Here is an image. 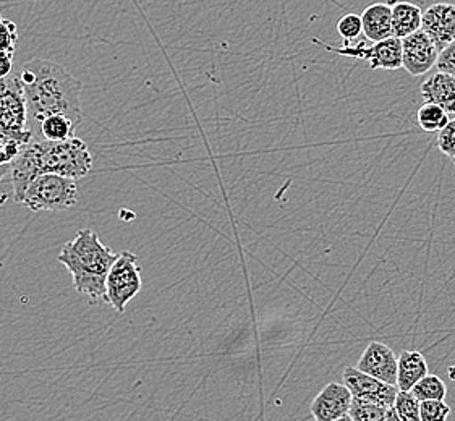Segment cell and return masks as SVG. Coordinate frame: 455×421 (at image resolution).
<instances>
[{
    "label": "cell",
    "mask_w": 455,
    "mask_h": 421,
    "mask_svg": "<svg viewBox=\"0 0 455 421\" xmlns=\"http://www.w3.org/2000/svg\"><path fill=\"white\" fill-rule=\"evenodd\" d=\"M20 82L27 98L28 114L35 122L64 115L82 125L83 83L64 65L47 59H33L21 67Z\"/></svg>",
    "instance_id": "obj_1"
},
{
    "label": "cell",
    "mask_w": 455,
    "mask_h": 421,
    "mask_svg": "<svg viewBox=\"0 0 455 421\" xmlns=\"http://www.w3.org/2000/svg\"><path fill=\"white\" fill-rule=\"evenodd\" d=\"M90 147L80 138L67 141L33 139L10 163L13 198L20 203L29 184L39 175L55 174L83 179L92 172Z\"/></svg>",
    "instance_id": "obj_2"
},
{
    "label": "cell",
    "mask_w": 455,
    "mask_h": 421,
    "mask_svg": "<svg viewBox=\"0 0 455 421\" xmlns=\"http://www.w3.org/2000/svg\"><path fill=\"white\" fill-rule=\"evenodd\" d=\"M119 253L100 242L92 229H82L59 253V263L72 274L75 290L88 297L92 305L106 302V281Z\"/></svg>",
    "instance_id": "obj_3"
},
{
    "label": "cell",
    "mask_w": 455,
    "mask_h": 421,
    "mask_svg": "<svg viewBox=\"0 0 455 421\" xmlns=\"http://www.w3.org/2000/svg\"><path fill=\"white\" fill-rule=\"evenodd\" d=\"M29 141L27 98L20 76L12 75L0 82V143L25 147Z\"/></svg>",
    "instance_id": "obj_4"
},
{
    "label": "cell",
    "mask_w": 455,
    "mask_h": 421,
    "mask_svg": "<svg viewBox=\"0 0 455 421\" xmlns=\"http://www.w3.org/2000/svg\"><path fill=\"white\" fill-rule=\"evenodd\" d=\"M78 185L68 177L44 174L35 179L21 196L20 204L31 212H59L70 210L78 202Z\"/></svg>",
    "instance_id": "obj_5"
},
{
    "label": "cell",
    "mask_w": 455,
    "mask_h": 421,
    "mask_svg": "<svg viewBox=\"0 0 455 421\" xmlns=\"http://www.w3.org/2000/svg\"><path fill=\"white\" fill-rule=\"evenodd\" d=\"M141 284L143 281L137 255L122 251L110 267L106 281V303H109L117 313L125 312L128 303L141 290Z\"/></svg>",
    "instance_id": "obj_6"
},
{
    "label": "cell",
    "mask_w": 455,
    "mask_h": 421,
    "mask_svg": "<svg viewBox=\"0 0 455 421\" xmlns=\"http://www.w3.org/2000/svg\"><path fill=\"white\" fill-rule=\"evenodd\" d=\"M313 43L323 47L328 52L364 60V62H368L371 70L395 72V70L403 68L402 39L399 37L392 36L389 39H384L381 43H373L371 46H366L364 43H358V44H344L342 47H334L324 44L318 37H315Z\"/></svg>",
    "instance_id": "obj_7"
},
{
    "label": "cell",
    "mask_w": 455,
    "mask_h": 421,
    "mask_svg": "<svg viewBox=\"0 0 455 421\" xmlns=\"http://www.w3.org/2000/svg\"><path fill=\"white\" fill-rule=\"evenodd\" d=\"M344 385L356 399L378 403L386 409H394V403L399 394L397 385H386L373 376L366 375L363 371L352 367L344 369Z\"/></svg>",
    "instance_id": "obj_8"
},
{
    "label": "cell",
    "mask_w": 455,
    "mask_h": 421,
    "mask_svg": "<svg viewBox=\"0 0 455 421\" xmlns=\"http://www.w3.org/2000/svg\"><path fill=\"white\" fill-rule=\"evenodd\" d=\"M439 49L429 39L425 31H417L402 39V60L403 68L411 76H421L428 74L433 67H436Z\"/></svg>",
    "instance_id": "obj_9"
},
{
    "label": "cell",
    "mask_w": 455,
    "mask_h": 421,
    "mask_svg": "<svg viewBox=\"0 0 455 421\" xmlns=\"http://www.w3.org/2000/svg\"><path fill=\"white\" fill-rule=\"evenodd\" d=\"M421 31L428 35L439 52L455 43V5L437 2L423 12Z\"/></svg>",
    "instance_id": "obj_10"
},
{
    "label": "cell",
    "mask_w": 455,
    "mask_h": 421,
    "mask_svg": "<svg viewBox=\"0 0 455 421\" xmlns=\"http://www.w3.org/2000/svg\"><path fill=\"white\" fill-rule=\"evenodd\" d=\"M397 365L399 357H395L391 347L381 342H371L364 348L355 368L386 385H397Z\"/></svg>",
    "instance_id": "obj_11"
},
{
    "label": "cell",
    "mask_w": 455,
    "mask_h": 421,
    "mask_svg": "<svg viewBox=\"0 0 455 421\" xmlns=\"http://www.w3.org/2000/svg\"><path fill=\"white\" fill-rule=\"evenodd\" d=\"M354 395L346 385L329 383L311 402V415L316 421H334L347 417Z\"/></svg>",
    "instance_id": "obj_12"
},
{
    "label": "cell",
    "mask_w": 455,
    "mask_h": 421,
    "mask_svg": "<svg viewBox=\"0 0 455 421\" xmlns=\"http://www.w3.org/2000/svg\"><path fill=\"white\" fill-rule=\"evenodd\" d=\"M419 96L423 101L443 107L449 115L455 114V76L444 72L429 75L419 88Z\"/></svg>",
    "instance_id": "obj_13"
},
{
    "label": "cell",
    "mask_w": 455,
    "mask_h": 421,
    "mask_svg": "<svg viewBox=\"0 0 455 421\" xmlns=\"http://www.w3.org/2000/svg\"><path fill=\"white\" fill-rule=\"evenodd\" d=\"M392 4L376 2L368 5L362 13L363 35L371 43H381L384 39L394 36L392 33Z\"/></svg>",
    "instance_id": "obj_14"
},
{
    "label": "cell",
    "mask_w": 455,
    "mask_h": 421,
    "mask_svg": "<svg viewBox=\"0 0 455 421\" xmlns=\"http://www.w3.org/2000/svg\"><path fill=\"white\" fill-rule=\"evenodd\" d=\"M428 376V363L423 353L415 350H405L399 357L397 365V387L399 391L410 393L423 377Z\"/></svg>",
    "instance_id": "obj_15"
},
{
    "label": "cell",
    "mask_w": 455,
    "mask_h": 421,
    "mask_svg": "<svg viewBox=\"0 0 455 421\" xmlns=\"http://www.w3.org/2000/svg\"><path fill=\"white\" fill-rule=\"evenodd\" d=\"M423 21V12L419 5L411 2H397L392 4V33L394 37L410 36L421 29Z\"/></svg>",
    "instance_id": "obj_16"
},
{
    "label": "cell",
    "mask_w": 455,
    "mask_h": 421,
    "mask_svg": "<svg viewBox=\"0 0 455 421\" xmlns=\"http://www.w3.org/2000/svg\"><path fill=\"white\" fill-rule=\"evenodd\" d=\"M78 125L64 115H52L39 123L41 135L46 141H67L75 138Z\"/></svg>",
    "instance_id": "obj_17"
},
{
    "label": "cell",
    "mask_w": 455,
    "mask_h": 421,
    "mask_svg": "<svg viewBox=\"0 0 455 421\" xmlns=\"http://www.w3.org/2000/svg\"><path fill=\"white\" fill-rule=\"evenodd\" d=\"M449 114L436 104L425 102L417 112L419 127L428 133H439L449 123Z\"/></svg>",
    "instance_id": "obj_18"
},
{
    "label": "cell",
    "mask_w": 455,
    "mask_h": 421,
    "mask_svg": "<svg viewBox=\"0 0 455 421\" xmlns=\"http://www.w3.org/2000/svg\"><path fill=\"white\" fill-rule=\"evenodd\" d=\"M419 402L425 401H444L447 394L446 383L439 376L428 375L411 389Z\"/></svg>",
    "instance_id": "obj_19"
},
{
    "label": "cell",
    "mask_w": 455,
    "mask_h": 421,
    "mask_svg": "<svg viewBox=\"0 0 455 421\" xmlns=\"http://www.w3.org/2000/svg\"><path fill=\"white\" fill-rule=\"evenodd\" d=\"M389 410L391 409H386L383 405L366 402V401L354 397L348 417L352 418V421H386Z\"/></svg>",
    "instance_id": "obj_20"
},
{
    "label": "cell",
    "mask_w": 455,
    "mask_h": 421,
    "mask_svg": "<svg viewBox=\"0 0 455 421\" xmlns=\"http://www.w3.org/2000/svg\"><path fill=\"white\" fill-rule=\"evenodd\" d=\"M394 410L402 421H421L419 417V401L413 395V393H405L399 391Z\"/></svg>",
    "instance_id": "obj_21"
},
{
    "label": "cell",
    "mask_w": 455,
    "mask_h": 421,
    "mask_svg": "<svg viewBox=\"0 0 455 421\" xmlns=\"http://www.w3.org/2000/svg\"><path fill=\"white\" fill-rule=\"evenodd\" d=\"M337 33L339 36L346 41V44H350L355 41L356 37L363 33V23H362V15L356 13H346L337 21Z\"/></svg>",
    "instance_id": "obj_22"
},
{
    "label": "cell",
    "mask_w": 455,
    "mask_h": 421,
    "mask_svg": "<svg viewBox=\"0 0 455 421\" xmlns=\"http://www.w3.org/2000/svg\"><path fill=\"white\" fill-rule=\"evenodd\" d=\"M451 407L444 401H425L419 402L421 421H447Z\"/></svg>",
    "instance_id": "obj_23"
},
{
    "label": "cell",
    "mask_w": 455,
    "mask_h": 421,
    "mask_svg": "<svg viewBox=\"0 0 455 421\" xmlns=\"http://www.w3.org/2000/svg\"><path fill=\"white\" fill-rule=\"evenodd\" d=\"M19 43V28L12 20L0 17V52L15 54Z\"/></svg>",
    "instance_id": "obj_24"
},
{
    "label": "cell",
    "mask_w": 455,
    "mask_h": 421,
    "mask_svg": "<svg viewBox=\"0 0 455 421\" xmlns=\"http://www.w3.org/2000/svg\"><path fill=\"white\" fill-rule=\"evenodd\" d=\"M437 147L444 156L454 159L455 157V117L449 120L444 129L437 133Z\"/></svg>",
    "instance_id": "obj_25"
},
{
    "label": "cell",
    "mask_w": 455,
    "mask_h": 421,
    "mask_svg": "<svg viewBox=\"0 0 455 421\" xmlns=\"http://www.w3.org/2000/svg\"><path fill=\"white\" fill-rule=\"evenodd\" d=\"M436 67L437 72H444L455 76V43L439 52Z\"/></svg>",
    "instance_id": "obj_26"
},
{
    "label": "cell",
    "mask_w": 455,
    "mask_h": 421,
    "mask_svg": "<svg viewBox=\"0 0 455 421\" xmlns=\"http://www.w3.org/2000/svg\"><path fill=\"white\" fill-rule=\"evenodd\" d=\"M13 72V54L0 52V82L12 76Z\"/></svg>",
    "instance_id": "obj_27"
},
{
    "label": "cell",
    "mask_w": 455,
    "mask_h": 421,
    "mask_svg": "<svg viewBox=\"0 0 455 421\" xmlns=\"http://www.w3.org/2000/svg\"><path fill=\"white\" fill-rule=\"evenodd\" d=\"M386 421H402L399 417H397V413L394 409H391L389 412H387V417H386Z\"/></svg>",
    "instance_id": "obj_28"
},
{
    "label": "cell",
    "mask_w": 455,
    "mask_h": 421,
    "mask_svg": "<svg viewBox=\"0 0 455 421\" xmlns=\"http://www.w3.org/2000/svg\"><path fill=\"white\" fill-rule=\"evenodd\" d=\"M449 377L455 379V367L449 368Z\"/></svg>",
    "instance_id": "obj_29"
},
{
    "label": "cell",
    "mask_w": 455,
    "mask_h": 421,
    "mask_svg": "<svg viewBox=\"0 0 455 421\" xmlns=\"http://www.w3.org/2000/svg\"><path fill=\"white\" fill-rule=\"evenodd\" d=\"M334 421H352V418H350V417H348V415H347V417H342V418H339V420H334Z\"/></svg>",
    "instance_id": "obj_30"
},
{
    "label": "cell",
    "mask_w": 455,
    "mask_h": 421,
    "mask_svg": "<svg viewBox=\"0 0 455 421\" xmlns=\"http://www.w3.org/2000/svg\"><path fill=\"white\" fill-rule=\"evenodd\" d=\"M5 200H7V196H5V195H2V196H0V206L5 203Z\"/></svg>",
    "instance_id": "obj_31"
},
{
    "label": "cell",
    "mask_w": 455,
    "mask_h": 421,
    "mask_svg": "<svg viewBox=\"0 0 455 421\" xmlns=\"http://www.w3.org/2000/svg\"><path fill=\"white\" fill-rule=\"evenodd\" d=\"M452 163H454V167H455V157H454V159H452Z\"/></svg>",
    "instance_id": "obj_32"
},
{
    "label": "cell",
    "mask_w": 455,
    "mask_h": 421,
    "mask_svg": "<svg viewBox=\"0 0 455 421\" xmlns=\"http://www.w3.org/2000/svg\"><path fill=\"white\" fill-rule=\"evenodd\" d=\"M0 4H2V0H0Z\"/></svg>",
    "instance_id": "obj_33"
}]
</instances>
